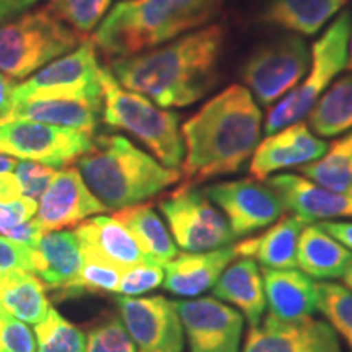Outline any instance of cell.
<instances>
[{
  "label": "cell",
  "instance_id": "6da1fadb",
  "mask_svg": "<svg viewBox=\"0 0 352 352\" xmlns=\"http://www.w3.org/2000/svg\"><path fill=\"white\" fill-rule=\"evenodd\" d=\"M226 28L209 25L140 54L114 59L111 74L126 90L160 108H183L204 98L219 82Z\"/></svg>",
  "mask_w": 352,
  "mask_h": 352
},
{
  "label": "cell",
  "instance_id": "7a4b0ae2",
  "mask_svg": "<svg viewBox=\"0 0 352 352\" xmlns=\"http://www.w3.org/2000/svg\"><path fill=\"white\" fill-rule=\"evenodd\" d=\"M263 113L248 88L227 87L182 126L183 175L199 184L241 170L261 140Z\"/></svg>",
  "mask_w": 352,
  "mask_h": 352
},
{
  "label": "cell",
  "instance_id": "3957f363",
  "mask_svg": "<svg viewBox=\"0 0 352 352\" xmlns=\"http://www.w3.org/2000/svg\"><path fill=\"white\" fill-rule=\"evenodd\" d=\"M223 0H124L101 20L91 43L109 59H124L195 32Z\"/></svg>",
  "mask_w": 352,
  "mask_h": 352
},
{
  "label": "cell",
  "instance_id": "277c9868",
  "mask_svg": "<svg viewBox=\"0 0 352 352\" xmlns=\"http://www.w3.org/2000/svg\"><path fill=\"white\" fill-rule=\"evenodd\" d=\"M90 191L108 210H120L160 195L182 173L166 168L124 135H100L94 148L77 160Z\"/></svg>",
  "mask_w": 352,
  "mask_h": 352
},
{
  "label": "cell",
  "instance_id": "5b68a950",
  "mask_svg": "<svg viewBox=\"0 0 352 352\" xmlns=\"http://www.w3.org/2000/svg\"><path fill=\"white\" fill-rule=\"evenodd\" d=\"M104 124L134 135L166 168L178 170L184 158L179 114L157 107L147 96L126 90L111 70L101 69Z\"/></svg>",
  "mask_w": 352,
  "mask_h": 352
},
{
  "label": "cell",
  "instance_id": "8992f818",
  "mask_svg": "<svg viewBox=\"0 0 352 352\" xmlns=\"http://www.w3.org/2000/svg\"><path fill=\"white\" fill-rule=\"evenodd\" d=\"M82 38L47 7L26 12L0 23V72L10 80L30 77L76 50Z\"/></svg>",
  "mask_w": 352,
  "mask_h": 352
},
{
  "label": "cell",
  "instance_id": "52a82bcc",
  "mask_svg": "<svg viewBox=\"0 0 352 352\" xmlns=\"http://www.w3.org/2000/svg\"><path fill=\"white\" fill-rule=\"evenodd\" d=\"M351 33L352 13L344 10L311 46L310 65L302 85L289 91L274 108L270 109L264 126L267 135L302 121L333 78L346 69Z\"/></svg>",
  "mask_w": 352,
  "mask_h": 352
},
{
  "label": "cell",
  "instance_id": "ba28073f",
  "mask_svg": "<svg viewBox=\"0 0 352 352\" xmlns=\"http://www.w3.org/2000/svg\"><path fill=\"white\" fill-rule=\"evenodd\" d=\"M176 246L189 253L227 248L235 241L226 215L197 184L183 183L158 201Z\"/></svg>",
  "mask_w": 352,
  "mask_h": 352
},
{
  "label": "cell",
  "instance_id": "9c48e42d",
  "mask_svg": "<svg viewBox=\"0 0 352 352\" xmlns=\"http://www.w3.org/2000/svg\"><path fill=\"white\" fill-rule=\"evenodd\" d=\"M101 69L95 44L87 39L72 52L44 65L28 80L15 85L13 98L30 100H80L103 103Z\"/></svg>",
  "mask_w": 352,
  "mask_h": 352
},
{
  "label": "cell",
  "instance_id": "30bf717a",
  "mask_svg": "<svg viewBox=\"0 0 352 352\" xmlns=\"http://www.w3.org/2000/svg\"><path fill=\"white\" fill-rule=\"evenodd\" d=\"M310 65V50L300 34L276 36L254 47L240 69L241 80L259 103L270 107L292 91Z\"/></svg>",
  "mask_w": 352,
  "mask_h": 352
},
{
  "label": "cell",
  "instance_id": "8fae6325",
  "mask_svg": "<svg viewBox=\"0 0 352 352\" xmlns=\"http://www.w3.org/2000/svg\"><path fill=\"white\" fill-rule=\"evenodd\" d=\"M95 139L83 131L13 120L0 124V153L65 168L94 148Z\"/></svg>",
  "mask_w": 352,
  "mask_h": 352
},
{
  "label": "cell",
  "instance_id": "7c38bea8",
  "mask_svg": "<svg viewBox=\"0 0 352 352\" xmlns=\"http://www.w3.org/2000/svg\"><path fill=\"white\" fill-rule=\"evenodd\" d=\"M204 192L226 215L235 239L272 226L284 212L274 189L254 178L210 184Z\"/></svg>",
  "mask_w": 352,
  "mask_h": 352
},
{
  "label": "cell",
  "instance_id": "4fadbf2b",
  "mask_svg": "<svg viewBox=\"0 0 352 352\" xmlns=\"http://www.w3.org/2000/svg\"><path fill=\"white\" fill-rule=\"evenodd\" d=\"M116 305L138 352H183V324L168 298L121 296Z\"/></svg>",
  "mask_w": 352,
  "mask_h": 352
},
{
  "label": "cell",
  "instance_id": "5bb4252c",
  "mask_svg": "<svg viewBox=\"0 0 352 352\" xmlns=\"http://www.w3.org/2000/svg\"><path fill=\"white\" fill-rule=\"evenodd\" d=\"M189 352H240L243 316L215 297L173 302Z\"/></svg>",
  "mask_w": 352,
  "mask_h": 352
},
{
  "label": "cell",
  "instance_id": "9a60e30c",
  "mask_svg": "<svg viewBox=\"0 0 352 352\" xmlns=\"http://www.w3.org/2000/svg\"><path fill=\"white\" fill-rule=\"evenodd\" d=\"M243 352H342L331 324L314 316L284 321L267 315L250 327Z\"/></svg>",
  "mask_w": 352,
  "mask_h": 352
},
{
  "label": "cell",
  "instance_id": "2e32d148",
  "mask_svg": "<svg viewBox=\"0 0 352 352\" xmlns=\"http://www.w3.org/2000/svg\"><path fill=\"white\" fill-rule=\"evenodd\" d=\"M108 210L83 182L74 166L56 171L38 206V222L46 232L77 226L95 214Z\"/></svg>",
  "mask_w": 352,
  "mask_h": 352
},
{
  "label": "cell",
  "instance_id": "e0dca14e",
  "mask_svg": "<svg viewBox=\"0 0 352 352\" xmlns=\"http://www.w3.org/2000/svg\"><path fill=\"white\" fill-rule=\"evenodd\" d=\"M327 151L328 144L316 138L305 122H294L258 144L250 164V176L264 182L279 170L300 168L316 162Z\"/></svg>",
  "mask_w": 352,
  "mask_h": 352
},
{
  "label": "cell",
  "instance_id": "ac0fdd59",
  "mask_svg": "<svg viewBox=\"0 0 352 352\" xmlns=\"http://www.w3.org/2000/svg\"><path fill=\"white\" fill-rule=\"evenodd\" d=\"M74 233L80 245L83 259L104 264L121 274L139 264H153L140 252L127 228L114 217L98 215L83 220Z\"/></svg>",
  "mask_w": 352,
  "mask_h": 352
},
{
  "label": "cell",
  "instance_id": "d6986e66",
  "mask_svg": "<svg viewBox=\"0 0 352 352\" xmlns=\"http://www.w3.org/2000/svg\"><path fill=\"white\" fill-rule=\"evenodd\" d=\"M267 184L279 196L284 209L305 223L316 220L352 219V196L334 192L298 175H277Z\"/></svg>",
  "mask_w": 352,
  "mask_h": 352
},
{
  "label": "cell",
  "instance_id": "ffe728a7",
  "mask_svg": "<svg viewBox=\"0 0 352 352\" xmlns=\"http://www.w3.org/2000/svg\"><path fill=\"white\" fill-rule=\"evenodd\" d=\"M83 261L85 259L74 232H44L36 246H33V272L39 276L47 290L59 292V297L77 279Z\"/></svg>",
  "mask_w": 352,
  "mask_h": 352
},
{
  "label": "cell",
  "instance_id": "44dd1931",
  "mask_svg": "<svg viewBox=\"0 0 352 352\" xmlns=\"http://www.w3.org/2000/svg\"><path fill=\"white\" fill-rule=\"evenodd\" d=\"M235 259L233 248H219L199 253H178L164 264V285L178 297H197L212 289L220 274Z\"/></svg>",
  "mask_w": 352,
  "mask_h": 352
},
{
  "label": "cell",
  "instance_id": "7402d4cb",
  "mask_svg": "<svg viewBox=\"0 0 352 352\" xmlns=\"http://www.w3.org/2000/svg\"><path fill=\"white\" fill-rule=\"evenodd\" d=\"M307 226L296 215H284L261 235L232 246L233 253L235 258H250L266 270H296L298 236Z\"/></svg>",
  "mask_w": 352,
  "mask_h": 352
},
{
  "label": "cell",
  "instance_id": "603a6c76",
  "mask_svg": "<svg viewBox=\"0 0 352 352\" xmlns=\"http://www.w3.org/2000/svg\"><path fill=\"white\" fill-rule=\"evenodd\" d=\"M347 0H258L254 19L285 32L316 34Z\"/></svg>",
  "mask_w": 352,
  "mask_h": 352
},
{
  "label": "cell",
  "instance_id": "cb8c5ba5",
  "mask_svg": "<svg viewBox=\"0 0 352 352\" xmlns=\"http://www.w3.org/2000/svg\"><path fill=\"white\" fill-rule=\"evenodd\" d=\"M263 283L270 315L284 321L311 316L316 310V283L297 270H266Z\"/></svg>",
  "mask_w": 352,
  "mask_h": 352
},
{
  "label": "cell",
  "instance_id": "d4e9b609",
  "mask_svg": "<svg viewBox=\"0 0 352 352\" xmlns=\"http://www.w3.org/2000/svg\"><path fill=\"white\" fill-rule=\"evenodd\" d=\"M215 298L236 307L250 327H256L266 308L263 272L250 258H236L228 264L212 287Z\"/></svg>",
  "mask_w": 352,
  "mask_h": 352
},
{
  "label": "cell",
  "instance_id": "484cf974",
  "mask_svg": "<svg viewBox=\"0 0 352 352\" xmlns=\"http://www.w3.org/2000/svg\"><path fill=\"white\" fill-rule=\"evenodd\" d=\"M101 114L103 103L94 101L30 100L16 101L7 121L28 120L94 134L101 121Z\"/></svg>",
  "mask_w": 352,
  "mask_h": 352
},
{
  "label": "cell",
  "instance_id": "4316f807",
  "mask_svg": "<svg viewBox=\"0 0 352 352\" xmlns=\"http://www.w3.org/2000/svg\"><path fill=\"white\" fill-rule=\"evenodd\" d=\"M352 263V252L320 226L302 230L297 243V267L318 280L341 279Z\"/></svg>",
  "mask_w": 352,
  "mask_h": 352
},
{
  "label": "cell",
  "instance_id": "83f0119b",
  "mask_svg": "<svg viewBox=\"0 0 352 352\" xmlns=\"http://www.w3.org/2000/svg\"><path fill=\"white\" fill-rule=\"evenodd\" d=\"M120 220L131 233L132 239L139 245L140 252L148 258V261L164 266L178 254V248L173 236L165 227L164 220L158 217L152 204H135L131 208L116 210L113 215Z\"/></svg>",
  "mask_w": 352,
  "mask_h": 352
},
{
  "label": "cell",
  "instance_id": "f1b7e54d",
  "mask_svg": "<svg viewBox=\"0 0 352 352\" xmlns=\"http://www.w3.org/2000/svg\"><path fill=\"white\" fill-rule=\"evenodd\" d=\"M0 308L13 318L38 324L50 311L46 287L33 272L13 271L0 276Z\"/></svg>",
  "mask_w": 352,
  "mask_h": 352
},
{
  "label": "cell",
  "instance_id": "f546056e",
  "mask_svg": "<svg viewBox=\"0 0 352 352\" xmlns=\"http://www.w3.org/2000/svg\"><path fill=\"white\" fill-rule=\"evenodd\" d=\"M307 116L311 132L321 138H334L352 129V74L338 78Z\"/></svg>",
  "mask_w": 352,
  "mask_h": 352
},
{
  "label": "cell",
  "instance_id": "4dcf8cb0",
  "mask_svg": "<svg viewBox=\"0 0 352 352\" xmlns=\"http://www.w3.org/2000/svg\"><path fill=\"white\" fill-rule=\"evenodd\" d=\"M298 170L320 186L352 196V132L333 142L318 160Z\"/></svg>",
  "mask_w": 352,
  "mask_h": 352
},
{
  "label": "cell",
  "instance_id": "1f68e13d",
  "mask_svg": "<svg viewBox=\"0 0 352 352\" xmlns=\"http://www.w3.org/2000/svg\"><path fill=\"white\" fill-rule=\"evenodd\" d=\"M316 308L352 352V290L333 280L316 283Z\"/></svg>",
  "mask_w": 352,
  "mask_h": 352
},
{
  "label": "cell",
  "instance_id": "d6a6232c",
  "mask_svg": "<svg viewBox=\"0 0 352 352\" xmlns=\"http://www.w3.org/2000/svg\"><path fill=\"white\" fill-rule=\"evenodd\" d=\"M34 333L36 352H85V334L65 320L56 308H50L46 318L36 324Z\"/></svg>",
  "mask_w": 352,
  "mask_h": 352
},
{
  "label": "cell",
  "instance_id": "836d02e7",
  "mask_svg": "<svg viewBox=\"0 0 352 352\" xmlns=\"http://www.w3.org/2000/svg\"><path fill=\"white\" fill-rule=\"evenodd\" d=\"M109 3L111 0H51L47 8L83 36L101 23Z\"/></svg>",
  "mask_w": 352,
  "mask_h": 352
},
{
  "label": "cell",
  "instance_id": "e575fe53",
  "mask_svg": "<svg viewBox=\"0 0 352 352\" xmlns=\"http://www.w3.org/2000/svg\"><path fill=\"white\" fill-rule=\"evenodd\" d=\"M121 272L104 264L85 259L77 279L65 290L60 298L78 297L83 294H118Z\"/></svg>",
  "mask_w": 352,
  "mask_h": 352
},
{
  "label": "cell",
  "instance_id": "d590c367",
  "mask_svg": "<svg viewBox=\"0 0 352 352\" xmlns=\"http://www.w3.org/2000/svg\"><path fill=\"white\" fill-rule=\"evenodd\" d=\"M85 352H138L120 316H109L90 329Z\"/></svg>",
  "mask_w": 352,
  "mask_h": 352
},
{
  "label": "cell",
  "instance_id": "8d00e7d4",
  "mask_svg": "<svg viewBox=\"0 0 352 352\" xmlns=\"http://www.w3.org/2000/svg\"><path fill=\"white\" fill-rule=\"evenodd\" d=\"M165 271L158 264H139L121 274L118 294L126 297H138L164 284Z\"/></svg>",
  "mask_w": 352,
  "mask_h": 352
},
{
  "label": "cell",
  "instance_id": "74e56055",
  "mask_svg": "<svg viewBox=\"0 0 352 352\" xmlns=\"http://www.w3.org/2000/svg\"><path fill=\"white\" fill-rule=\"evenodd\" d=\"M0 352H36L32 329L3 310L0 311Z\"/></svg>",
  "mask_w": 352,
  "mask_h": 352
},
{
  "label": "cell",
  "instance_id": "f35d334b",
  "mask_svg": "<svg viewBox=\"0 0 352 352\" xmlns=\"http://www.w3.org/2000/svg\"><path fill=\"white\" fill-rule=\"evenodd\" d=\"M54 173V168L38 164V162H19L15 168V175L21 186V196L38 201L43 196V192L46 191L47 184H50Z\"/></svg>",
  "mask_w": 352,
  "mask_h": 352
},
{
  "label": "cell",
  "instance_id": "ab89813d",
  "mask_svg": "<svg viewBox=\"0 0 352 352\" xmlns=\"http://www.w3.org/2000/svg\"><path fill=\"white\" fill-rule=\"evenodd\" d=\"M13 271L33 272V248L0 236V276Z\"/></svg>",
  "mask_w": 352,
  "mask_h": 352
},
{
  "label": "cell",
  "instance_id": "60d3db41",
  "mask_svg": "<svg viewBox=\"0 0 352 352\" xmlns=\"http://www.w3.org/2000/svg\"><path fill=\"white\" fill-rule=\"evenodd\" d=\"M36 210L38 202L23 196L10 202H0V235L21 222L33 219Z\"/></svg>",
  "mask_w": 352,
  "mask_h": 352
},
{
  "label": "cell",
  "instance_id": "b9f144b4",
  "mask_svg": "<svg viewBox=\"0 0 352 352\" xmlns=\"http://www.w3.org/2000/svg\"><path fill=\"white\" fill-rule=\"evenodd\" d=\"M44 232L46 230H44L41 223L38 222V219H30L26 220V222H21L19 226L12 227L10 230H7L2 236L15 241V243L33 248V246H36L39 239L44 235Z\"/></svg>",
  "mask_w": 352,
  "mask_h": 352
},
{
  "label": "cell",
  "instance_id": "7bdbcfd3",
  "mask_svg": "<svg viewBox=\"0 0 352 352\" xmlns=\"http://www.w3.org/2000/svg\"><path fill=\"white\" fill-rule=\"evenodd\" d=\"M318 226L328 232L333 239H336L340 243H342L346 248L352 252V222H333V220H324L320 222Z\"/></svg>",
  "mask_w": 352,
  "mask_h": 352
},
{
  "label": "cell",
  "instance_id": "ee69618b",
  "mask_svg": "<svg viewBox=\"0 0 352 352\" xmlns=\"http://www.w3.org/2000/svg\"><path fill=\"white\" fill-rule=\"evenodd\" d=\"M13 90H15V85L10 82V78H7L0 72V124L8 120L13 104H15Z\"/></svg>",
  "mask_w": 352,
  "mask_h": 352
},
{
  "label": "cell",
  "instance_id": "f6af8a7d",
  "mask_svg": "<svg viewBox=\"0 0 352 352\" xmlns=\"http://www.w3.org/2000/svg\"><path fill=\"white\" fill-rule=\"evenodd\" d=\"M21 197V186L13 171L0 173V202H10Z\"/></svg>",
  "mask_w": 352,
  "mask_h": 352
},
{
  "label": "cell",
  "instance_id": "bcb514c9",
  "mask_svg": "<svg viewBox=\"0 0 352 352\" xmlns=\"http://www.w3.org/2000/svg\"><path fill=\"white\" fill-rule=\"evenodd\" d=\"M39 0H0V23L12 20L13 16L36 6Z\"/></svg>",
  "mask_w": 352,
  "mask_h": 352
},
{
  "label": "cell",
  "instance_id": "7dc6e473",
  "mask_svg": "<svg viewBox=\"0 0 352 352\" xmlns=\"http://www.w3.org/2000/svg\"><path fill=\"white\" fill-rule=\"evenodd\" d=\"M16 158L6 155V153H0V173H6V171H13L16 168Z\"/></svg>",
  "mask_w": 352,
  "mask_h": 352
},
{
  "label": "cell",
  "instance_id": "c3c4849f",
  "mask_svg": "<svg viewBox=\"0 0 352 352\" xmlns=\"http://www.w3.org/2000/svg\"><path fill=\"white\" fill-rule=\"evenodd\" d=\"M341 279H342V283H344L346 287L352 290V263L349 264V267H347V271L344 272V276H342Z\"/></svg>",
  "mask_w": 352,
  "mask_h": 352
},
{
  "label": "cell",
  "instance_id": "681fc988",
  "mask_svg": "<svg viewBox=\"0 0 352 352\" xmlns=\"http://www.w3.org/2000/svg\"><path fill=\"white\" fill-rule=\"evenodd\" d=\"M346 69H349L352 72V34H351V39H349V56H347Z\"/></svg>",
  "mask_w": 352,
  "mask_h": 352
},
{
  "label": "cell",
  "instance_id": "f907efd6",
  "mask_svg": "<svg viewBox=\"0 0 352 352\" xmlns=\"http://www.w3.org/2000/svg\"><path fill=\"white\" fill-rule=\"evenodd\" d=\"M0 311H2V308H0Z\"/></svg>",
  "mask_w": 352,
  "mask_h": 352
}]
</instances>
